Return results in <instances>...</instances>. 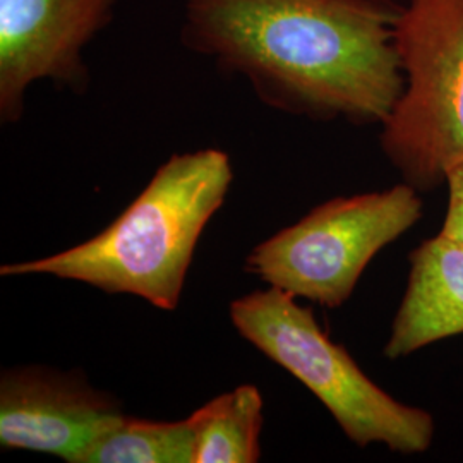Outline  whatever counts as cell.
Returning a JSON list of instances; mask_svg holds the SVG:
<instances>
[{
    "label": "cell",
    "mask_w": 463,
    "mask_h": 463,
    "mask_svg": "<svg viewBox=\"0 0 463 463\" xmlns=\"http://www.w3.org/2000/svg\"><path fill=\"white\" fill-rule=\"evenodd\" d=\"M232 181L229 153H175L107 229L52 256L4 265L0 277L80 281L175 311L199 239L225 203Z\"/></svg>",
    "instance_id": "2"
},
{
    "label": "cell",
    "mask_w": 463,
    "mask_h": 463,
    "mask_svg": "<svg viewBox=\"0 0 463 463\" xmlns=\"http://www.w3.org/2000/svg\"><path fill=\"white\" fill-rule=\"evenodd\" d=\"M124 415L122 402L81 371L16 365L0 376V447L80 463Z\"/></svg>",
    "instance_id": "7"
},
{
    "label": "cell",
    "mask_w": 463,
    "mask_h": 463,
    "mask_svg": "<svg viewBox=\"0 0 463 463\" xmlns=\"http://www.w3.org/2000/svg\"><path fill=\"white\" fill-rule=\"evenodd\" d=\"M229 315L244 340L328 409L354 445H384L402 455L424 453L432 445V415L388 395L294 296L273 287L254 290L235 298Z\"/></svg>",
    "instance_id": "3"
},
{
    "label": "cell",
    "mask_w": 463,
    "mask_h": 463,
    "mask_svg": "<svg viewBox=\"0 0 463 463\" xmlns=\"http://www.w3.org/2000/svg\"><path fill=\"white\" fill-rule=\"evenodd\" d=\"M118 0H0V120L16 124L38 81L83 95L84 50L116 16Z\"/></svg>",
    "instance_id": "6"
},
{
    "label": "cell",
    "mask_w": 463,
    "mask_h": 463,
    "mask_svg": "<svg viewBox=\"0 0 463 463\" xmlns=\"http://www.w3.org/2000/svg\"><path fill=\"white\" fill-rule=\"evenodd\" d=\"M403 298L384 357L398 361L449 336L463 335V248L438 233L415 248Z\"/></svg>",
    "instance_id": "8"
},
{
    "label": "cell",
    "mask_w": 463,
    "mask_h": 463,
    "mask_svg": "<svg viewBox=\"0 0 463 463\" xmlns=\"http://www.w3.org/2000/svg\"><path fill=\"white\" fill-rule=\"evenodd\" d=\"M422 213L420 193L407 183L333 198L260 242L244 268L268 287L338 309L373 258L411 231Z\"/></svg>",
    "instance_id": "5"
},
{
    "label": "cell",
    "mask_w": 463,
    "mask_h": 463,
    "mask_svg": "<svg viewBox=\"0 0 463 463\" xmlns=\"http://www.w3.org/2000/svg\"><path fill=\"white\" fill-rule=\"evenodd\" d=\"M254 384H241L210 400L189 415L194 436V463H256L265 414Z\"/></svg>",
    "instance_id": "9"
},
{
    "label": "cell",
    "mask_w": 463,
    "mask_h": 463,
    "mask_svg": "<svg viewBox=\"0 0 463 463\" xmlns=\"http://www.w3.org/2000/svg\"><path fill=\"white\" fill-rule=\"evenodd\" d=\"M448 206L441 235L463 248V162L448 172Z\"/></svg>",
    "instance_id": "11"
},
{
    "label": "cell",
    "mask_w": 463,
    "mask_h": 463,
    "mask_svg": "<svg viewBox=\"0 0 463 463\" xmlns=\"http://www.w3.org/2000/svg\"><path fill=\"white\" fill-rule=\"evenodd\" d=\"M395 49L403 91L380 145L403 183L430 193L463 162V0H411Z\"/></svg>",
    "instance_id": "4"
},
{
    "label": "cell",
    "mask_w": 463,
    "mask_h": 463,
    "mask_svg": "<svg viewBox=\"0 0 463 463\" xmlns=\"http://www.w3.org/2000/svg\"><path fill=\"white\" fill-rule=\"evenodd\" d=\"M395 0H183L181 43L266 107L381 126L403 91Z\"/></svg>",
    "instance_id": "1"
},
{
    "label": "cell",
    "mask_w": 463,
    "mask_h": 463,
    "mask_svg": "<svg viewBox=\"0 0 463 463\" xmlns=\"http://www.w3.org/2000/svg\"><path fill=\"white\" fill-rule=\"evenodd\" d=\"M80 463H194L189 417L166 422L124 414L86 449Z\"/></svg>",
    "instance_id": "10"
}]
</instances>
